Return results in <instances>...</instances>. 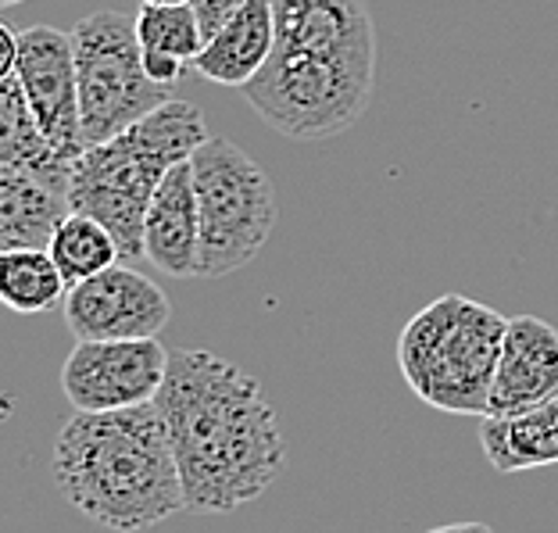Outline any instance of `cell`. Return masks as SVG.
<instances>
[{"label": "cell", "mask_w": 558, "mask_h": 533, "mask_svg": "<svg viewBox=\"0 0 558 533\" xmlns=\"http://www.w3.org/2000/svg\"><path fill=\"white\" fill-rule=\"evenodd\" d=\"M183 476L186 512L226 516L258 501L287 462L276 409L262 384L211 351H172L155 398Z\"/></svg>", "instance_id": "cell-1"}, {"label": "cell", "mask_w": 558, "mask_h": 533, "mask_svg": "<svg viewBox=\"0 0 558 533\" xmlns=\"http://www.w3.org/2000/svg\"><path fill=\"white\" fill-rule=\"evenodd\" d=\"M50 476L75 512L116 533H140L186 512L180 462L155 401L75 412L54 440Z\"/></svg>", "instance_id": "cell-2"}, {"label": "cell", "mask_w": 558, "mask_h": 533, "mask_svg": "<svg viewBox=\"0 0 558 533\" xmlns=\"http://www.w3.org/2000/svg\"><path fill=\"white\" fill-rule=\"evenodd\" d=\"M208 140L197 105L169 100L125 133L86 147L72 165V211L94 215L116 233L122 262L144 258V222L161 180Z\"/></svg>", "instance_id": "cell-3"}, {"label": "cell", "mask_w": 558, "mask_h": 533, "mask_svg": "<svg viewBox=\"0 0 558 533\" xmlns=\"http://www.w3.org/2000/svg\"><path fill=\"white\" fill-rule=\"evenodd\" d=\"M509 319L465 294L423 304L398 337V365L412 395L448 415H490Z\"/></svg>", "instance_id": "cell-4"}, {"label": "cell", "mask_w": 558, "mask_h": 533, "mask_svg": "<svg viewBox=\"0 0 558 533\" xmlns=\"http://www.w3.org/2000/svg\"><path fill=\"white\" fill-rule=\"evenodd\" d=\"M376 50H272L269 65L244 86L265 125L287 140L344 133L369 105Z\"/></svg>", "instance_id": "cell-5"}, {"label": "cell", "mask_w": 558, "mask_h": 533, "mask_svg": "<svg viewBox=\"0 0 558 533\" xmlns=\"http://www.w3.org/2000/svg\"><path fill=\"white\" fill-rule=\"evenodd\" d=\"M201 208V279H219L258 255L279 222L265 169L233 140L208 136L190 158Z\"/></svg>", "instance_id": "cell-6"}, {"label": "cell", "mask_w": 558, "mask_h": 533, "mask_svg": "<svg viewBox=\"0 0 558 533\" xmlns=\"http://www.w3.org/2000/svg\"><path fill=\"white\" fill-rule=\"evenodd\" d=\"M80 116L86 147L125 133L150 111L169 105V86H158L144 69L136 19L122 11H94L72 29Z\"/></svg>", "instance_id": "cell-7"}, {"label": "cell", "mask_w": 558, "mask_h": 533, "mask_svg": "<svg viewBox=\"0 0 558 533\" xmlns=\"http://www.w3.org/2000/svg\"><path fill=\"white\" fill-rule=\"evenodd\" d=\"M172 351L158 337L80 340L61 370V387L75 412L136 409L161 395Z\"/></svg>", "instance_id": "cell-8"}, {"label": "cell", "mask_w": 558, "mask_h": 533, "mask_svg": "<svg viewBox=\"0 0 558 533\" xmlns=\"http://www.w3.org/2000/svg\"><path fill=\"white\" fill-rule=\"evenodd\" d=\"M15 75L44 136L50 140V147L61 158L75 161L86 150V140L80 116V75H75L72 33L50 29V25H33V29L19 33Z\"/></svg>", "instance_id": "cell-9"}, {"label": "cell", "mask_w": 558, "mask_h": 533, "mask_svg": "<svg viewBox=\"0 0 558 533\" xmlns=\"http://www.w3.org/2000/svg\"><path fill=\"white\" fill-rule=\"evenodd\" d=\"M169 319L165 290L122 262L69 287L65 298V323L75 340H144L158 337Z\"/></svg>", "instance_id": "cell-10"}, {"label": "cell", "mask_w": 558, "mask_h": 533, "mask_svg": "<svg viewBox=\"0 0 558 533\" xmlns=\"http://www.w3.org/2000/svg\"><path fill=\"white\" fill-rule=\"evenodd\" d=\"M558 395V329L537 315H515L490 390V415H512Z\"/></svg>", "instance_id": "cell-11"}, {"label": "cell", "mask_w": 558, "mask_h": 533, "mask_svg": "<svg viewBox=\"0 0 558 533\" xmlns=\"http://www.w3.org/2000/svg\"><path fill=\"white\" fill-rule=\"evenodd\" d=\"M72 165L0 169V251L50 244L58 222L72 211Z\"/></svg>", "instance_id": "cell-12"}, {"label": "cell", "mask_w": 558, "mask_h": 533, "mask_svg": "<svg viewBox=\"0 0 558 533\" xmlns=\"http://www.w3.org/2000/svg\"><path fill=\"white\" fill-rule=\"evenodd\" d=\"M144 258L172 279H201V208L190 161L175 165L150 201Z\"/></svg>", "instance_id": "cell-13"}, {"label": "cell", "mask_w": 558, "mask_h": 533, "mask_svg": "<svg viewBox=\"0 0 558 533\" xmlns=\"http://www.w3.org/2000/svg\"><path fill=\"white\" fill-rule=\"evenodd\" d=\"M276 50H376L365 0H272Z\"/></svg>", "instance_id": "cell-14"}, {"label": "cell", "mask_w": 558, "mask_h": 533, "mask_svg": "<svg viewBox=\"0 0 558 533\" xmlns=\"http://www.w3.org/2000/svg\"><path fill=\"white\" fill-rule=\"evenodd\" d=\"M276 50L272 0H247L236 15L205 44L190 69L219 86H244L269 65Z\"/></svg>", "instance_id": "cell-15"}, {"label": "cell", "mask_w": 558, "mask_h": 533, "mask_svg": "<svg viewBox=\"0 0 558 533\" xmlns=\"http://www.w3.org/2000/svg\"><path fill=\"white\" fill-rule=\"evenodd\" d=\"M480 444L498 473L558 465V395L512 415H484Z\"/></svg>", "instance_id": "cell-16"}, {"label": "cell", "mask_w": 558, "mask_h": 533, "mask_svg": "<svg viewBox=\"0 0 558 533\" xmlns=\"http://www.w3.org/2000/svg\"><path fill=\"white\" fill-rule=\"evenodd\" d=\"M0 298L11 312L40 315L69 298V283L47 247H15L0 255Z\"/></svg>", "instance_id": "cell-17"}, {"label": "cell", "mask_w": 558, "mask_h": 533, "mask_svg": "<svg viewBox=\"0 0 558 533\" xmlns=\"http://www.w3.org/2000/svg\"><path fill=\"white\" fill-rule=\"evenodd\" d=\"M61 165L72 161L50 147L22 94L19 75H4L0 80V169H61Z\"/></svg>", "instance_id": "cell-18"}, {"label": "cell", "mask_w": 558, "mask_h": 533, "mask_svg": "<svg viewBox=\"0 0 558 533\" xmlns=\"http://www.w3.org/2000/svg\"><path fill=\"white\" fill-rule=\"evenodd\" d=\"M47 251L54 255L69 287L83 283V279H90V276L122 262V247H119L116 233L86 211H69L65 219L58 222Z\"/></svg>", "instance_id": "cell-19"}, {"label": "cell", "mask_w": 558, "mask_h": 533, "mask_svg": "<svg viewBox=\"0 0 558 533\" xmlns=\"http://www.w3.org/2000/svg\"><path fill=\"white\" fill-rule=\"evenodd\" d=\"M136 36L150 54L180 58L186 65H194L205 50V36L190 4H144L136 15Z\"/></svg>", "instance_id": "cell-20"}, {"label": "cell", "mask_w": 558, "mask_h": 533, "mask_svg": "<svg viewBox=\"0 0 558 533\" xmlns=\"http://www.w3.org/2000/svg\"><path fill=\"white\" fill-rule=\"evenodd\" d=\"M244 4H247V0H190V8H194V15H197V25H201V36H205V44H208L211 36L219 33L222 25L230 22Z\"/></svg>", "instance_id": "cell-21"}, {"label": "cell", "mask_w": 558, "mask_h": 533, "mask_svg": "<svg viewBox=\"0 0 558 533\" xmlns=\"http://www.w3.org/2000/svg\"><path fill=\"white\" fill-rule=\"evenodd\" d=\"M426 533H494L487 523H448V526H434Z\"/></svg>", "instance_id": "cell-22"}, {"label": "cell", "mask_w": 558, "mask_h": 533, "mask_svg": "<svg viewBox=\"0 0 558 533\" xmlns=\"http://www.w3.org/2000/svg\"><path fill=\"white\" fill-rule=\"evenodd\" d=\"M144 4H190V0H144Z\"/></svg>", "instance_id": "cell-23"}, {"label": "cell", "mask_w": 558, "mask_h": 533, "mask_svg": "<svg viewBox=\"0 0 558 533\" xmlns=\"http://www.w3.org/2000/svg\"><path fill=\"white\" fill-rule=\"evenodd\" d=\"M0 4H22V0H0Z\"/></svg>", "instance_id": "cell-24"}]
</instances>
